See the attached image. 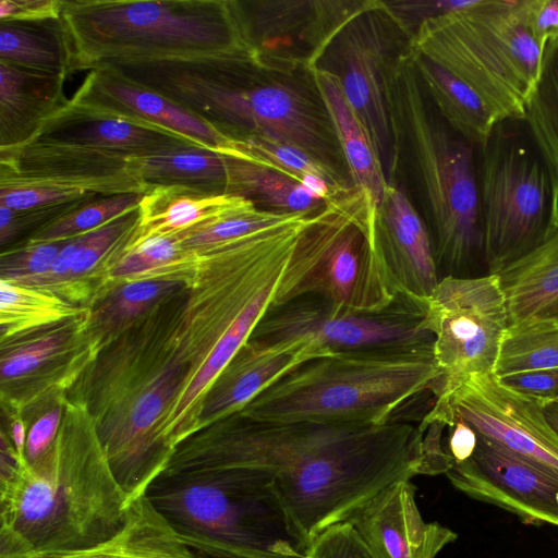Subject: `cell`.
I'll list each match as a JSON object with an SVG mask.
<instances>
[{
  "label": "cell",
  "instance_id": "1",
  "mask_svg": "<svg viewBox=\"0 0 558 558\" xmlns=\"http://www.w3.org/2000/svg\"><path fill=\"white\" fill-rule=\"evenodd\" d=\"M280 223L198 251L192 279L106 347L73 387L97 425L134 447L174 450L201 430L214 381L272 303L300 234Z\"/></svg>",
  "mask_w": 558,
  "mask_h": 558
},
{
  "label": "cell",
  "instance_id": "2",
  "mask_svg": "<svg viewBox=\"0 0 558 558\" xmlns=\"http://www.w3.org/2000/svg\"><path fill=\"white\" fill-rule=\"evenodd\" d=\"M420 423L383 425L311 421L264 422L239 413L194 434L163 470H262L298 534L310 546L347 522L388 486L425 475Z\"/></svg>",
  "mask_w": 558,
  "mask_h": 558
},
{
  "label": "cell",
  "instance_id": "3",
  "mask_svg": "<svg viewBox=\"0 0 558 558\" xmlns=\"http://www.w3.org/2000/svg\"><path fill=\"white\" fill-rule=\"evenodd\" d=\"M109 65L128 80L173 101L231 141L250 136L276 140L350 178L312 71L271 70L256 56Z\"/></svg>",
  "mask_w": 558,
  "mask_h": 558
},
{
  "label": "cell",
  "instance_id": "4",
  "mask_svg": "<svg viewBox=\"0 0 558 558\" xmlns=\"http://www.w3.org/2000/svg\"><path fill=\"white\" fill-rule=\"evenodd\" d=\"M131 500L118 484L85 402L68 396L47 477L26 466L0 482V525L14 530L35 556L92 548L126 523Z\"/></svg>",
  "mask_w": 558,
  "mask_h": 558
},
{
  "label": "cell",
  "instance_id": "5",
  "mask_svg": "<svg viewBox=\"0 0 558 558\" xmlns=\"http://www.w3.org/2000/svg\"><path fill=\"white\" fill-rule=\"evenodd\" d=\"M60 19L72 72L108 63L256 56L235 0H62Z\"/></svg>",
  "mask_w": 558,
  "mask_h": 558
},
{
  "label": "cell",
  "instance_id": "6",
  "mask_svg": "<svg viewBox=\"0 0 558 558\" xmlns=\"http://www.w3.org/2000/svg\"><path fill=\"white\" fill-rule=\"evenodd\" d=\"M387 100L395 134L399 141L405 134L412 150L439 274L489 275L478 199L480 146L432 113L408 48L390 65Z\"/></svg>",
  "mask_w": 558,
  "mask_h": 558
},
{
  "label": "cell",
  "instance_id": "7",
  "mask_svg": "<svg viewBox=\"0 0 558 558\" xmlns=\"http://www.w3.org/2000/svg\"><path fill=\"white\" fill-rule=\"evenodd\" d=\"M144 495L207 558H305L308 549L262 470H163Z\"/></svg>",
  "mask_w": 558,
  "mask_h": 558
},
{
  "label": "cell",
  "instance_id": "8",
  "mask_svg": "<svg viewBox=\"0 0 558 558\" xmlns=\"http://www.w3.org/2000/svg\"><path fill=\"white\" fill-rule=\"evenodd\" d=\"M434 353L339 354L307 361L281 376L240 415L264 422L383 425L417 396L441 391Z\"/></svg>",
  "mask_w": 558,
  "mask_h": 558
},
{
  "label": "cell",
  "instance_id": "9",
  "mask_svg": "<svg viewBox=\"0 0 558 558\" xmlns=\"http://www.w3.org/2000/svg\"><path fill=\"white\" fill-rule=\"evenodd\" d=\"M409 49L471 87L496 123L523 121L543 52L527 31L520 0H474L424 21Z\"/></svg>",
  "mask_w": 558,
  "mask_h": 558
},
{
  "label": "cell",
  "instance_id": "10",
  "mask_svg": "<svg viewBox=\"0 0 558 558\" xmlns=\"http://www.w3.org/2000/svg\"><path fill=\"white\" fill-rule=\"evenodd\" d=\"M371 206L366 195L353 186L310 217L281 274L271 306L312 295L348 311L373 313L398 300L383 278L367 236Z\"/></svg>",
  "mask_w": 558,
  "mask_h": 558
},
{
  "label": "cell",
  "instance_id": "11",
  "mask_svg": "<svg viewBox=\"0 0 558 558\" xmlns=\"http://www.w3.org/2000/svg\"><path fill=\"white\" fill-rule=\"evenodd\" d=\"M477 182L486 265L497 275L539 245L558 217L549 170L523 121L494 126Z\"/></svg>",
  "mask_w": 558,
  "mask_h": 558
},
{
  "label": "cell",
  "instance_id": "12",
  "mask_svg": "<svg viewBox=\"0 0 558 558\" xmlns=\"http://www.w3.org/2000/svg\"><path fill=\"white\" fill-rule=\"evenodd\" d=\"M425 310L398 299L384 311L361 313L307 295L270 306L250 339L298 345L307 361L339 354L434 353Z\"/></svg>",
  "mask_w": 558,
  "mask_h": 558
},
{
  "label": "cell",
  "instance_id": "13",
  "mask_svg": "<svg viewBox=\"0 0 558 558\" xmlns=\"http://www.w3.org/2000/svg\"><path fill=\"white\" fill-rule=\"evenodd\" d=\"M424 324L435 337L434 356L442 373L437 398L470 375L494 373L509 326L498 275L442 277L427 300Z\"/></svg>",
  "mask_w": 558,
  "mask_h": 558
},
{
  "label": "cell",
  "instance_id": "14",
  "mask_svg": "<svg viewBox=\"0 0 558 558\" xmlns=\"http://www.w3.org/2000/svg\"><path fill=\"white\" fill-rule=\"evenodd\" d=\"M400 33L379 0L359 13L338 34L317 68L333 73L344 97L365 126L389 183L393 182L400 143L387 100L393 36Z\"/></svg>",
  "mask_w": 558,
  "mask_h": 558
},
{
  "label": "cell",
  "instance_id": "15",
  "mask_svg": "<svg viewBox=\"0 0 558 558\" xmlns=\"http://www.w3.org/2000/svg\"><path fill=\"white\" fill-rule=\"evenodd\" d=\"M88 308L77 317L1 344V407L27 424L69 395L99 352L87 335Z\"/></svg>",
  "mask_w": 558,
  "mask_h": 558
},
{
  "label": "cell",
  "instance_id": "16",
  "mask_svg": "<svg viewBox=\"0 0 558 558\" xmlns=\"http://www.w3.org/2000/svg\"><path fill=\"white\" fill-rule=\"evenodd\" d=\"M460 418L474 432L558 474V435L544 413L543 399L504 385L495 373L473 374L437 398L423 422L447 427Z\"/></svg>",
  "mask_w": 558,
  "mask_h": 558
},
{
  "label": "cell",
  "instance_id": "17",
  "mask_svg": "<svg viewBox=\"0 0 558 558\" xmlns=\"http://www.w3.org/2000/svg\"><path fill=\"white\" fill-rule=\"evenodd\" d=\"M374 0L239 1L257 60L282 72L312 71L345 25Z\"/></svg>",
  "mask_w": 558,
  "mask_h": 558
},
{
  "label": "cell",
  "instance_id": "18",
  "mask_svg": "<svg viewBox=\"0 0 558 558\" xmlns=\"http://www.w3.org/2000/svg\"><path fill=\"white\" fill-rule=\"evenodd\" d=\"M129 157L71 145L27 142L0 148V189L48 187L98 196L146 193Z\"/></svg>",
  "mask_w": 558,
  "mask_h": 558
},
{
  "label": "cell",
  "instance_id": "19",
  "mask_svg": "<svg viewBox=\"0 0 558 558\" xmlns=\"http://www.w3.org/2000/svg\"><path fill=\"white\" fill-rule=\"evenodd\" d=\"M446 475L474 499L511 511L525 522L558 526V474L478 435L472 457L453 464Z\"/></svg>",
  "mask_w": 558,
  "mask_h": 558
},
{
  "label": "cell",
  "instance_id": "20",
  "mask_svg": "<svg viewBox=\"0 0 558 558\" xmlns=\"http://www.w3.org/2000/svg\"><path fill=\"white\" fill-rule=\"evenodd\" d=\"M367 236L391 294L426 307L441 279L432 235L396 183L379 206L369 207Z\"/></svg>",
  "mask_w": 558,
  "mask_h": 558
},
{
  "label": "cell",
  "instance_id": "21",
  "mask_svg": "<svg viewBox=\"0 0 558 558\" xmlns=\"http://www.w3.org/2000/svg\"><path fill=\"white\" fill-rule=\"evenodd\" d=\"M32 141L108 151L129 158L204 147L162 125L73 99L53 113L28 142Z\"/></svg>",
  "mask_w": 558,
  "mask_h": 558
},
{
  "label": "cell",
  "instance_id": "22",
  "mask_svg": "<svg viewBox=\"0 0 558 558\" xmlns=\"http://www.w3.org/2000/svg\"><path fill=\"white\" fill-rule=\"evenodd\" d=\"M348 522L372 558H435L457 538L451 530L424 520L411 481L388 486Z\"/></svg>",
  "mask_w": 558,
  "mask_h": 558
},
{
  "label": "cell",
  "instance_id": "23",
  "mask_svg": "<svg viewBox=\"0 0 558 558\" xmlns=\"http://www.w3.org/2000/svg\"><path fill=\"white\" fill-rule=\"evenodd\" d=\"M71 99L162 125L221 154L232 143L173 101L128 80L109 65L90 70Z\"/></svg>",
  "mask_w": 558,
  "mask_h": 558
},
{
  "label": "cell",
  "instance_id": "24",
  "mask_svg": "<svg viewBox=\"0 0 558 558\" xmlns=\"http://www.w3.org/2000/svg\"><path fill=\"white\" fill-rule=\"evenodd\" d=\"M305 362L299 347L268 345L248 339L207 392L201 430L239 413L274 381Z\"/></svg>",
  "mask_w": 558,
  "mask_h": 558
},
{
  "label": "cell",
  "instance_id": "25",
  "mask_svg": "<svg viewBox=\"0 0 558 558\" xmlns=\"http://www.w3.org/2000/svg\"><path fill=\"white\" fill-rule=\"evenodd\" d=\"M64 81L0 62V148L27 143L69 102Z\"/></svg>",
  "mask_w": 558,
  "mask_h": 558
},
{
  "label": "cell",
  "instance_id": "26",
  "mask_svg": "<svg viewBox=\"0 0 558 558\" xmlns=\"http://www.w3.org/2000/svg\"><path fill=\"white\" fill-rule=\"evenodd\" d=\"M497 275L509 324L558 319V217L539 245Z\"/></svg>",
  "mask_w": 558,
  "mask_h": 558
},
{
  "label": "cell",
  "instance_id": "27",
  "mask_svg": "<svg viewBox=\"0 0 558 558\" xmlns=\"http://www.w3.org/2000/svg\"><path fill=\"white\" fill-rule=\"evenodd\" d=\"M314 81L330 114L353 186L379 206L389 186L371 137L347 101L339 78L315 68Z\"/></svg>",
  "mask_w": 558,
  "mask_h": 558
},
{
  "label": "cell",
  "instance_id": "28",
  "mask_svg": "<svg viewBox=\"0 0 558 558\" xmlns=\"http://www.w3.org/2000/svg\"><path fill=\"white\" fill-rule=\"evenodd\" d=\"M230 194H211L180 186H155L144 194L133 238L173 235L251 205Z\"/></svg>",
  "mask_w": 558,
  "mask_h": 558
},
{
  "label": "cell",
  "instance_id": "29",
  "mask_svg": "<svg viewBox=\"0 0 558 558\" xmlns=\"http://www.w3.org/2000/svg\"><path fill=\"white\" fill-rule=\"evenodd\" d=\"M132 234L112 254L94 303L124 282L163 280L186 283L194 276L199 255L185 250L175 235L133 238Z\"/></svg>",
  "mask_w": 558,
  "mask_h": 558
},
{
  "label": "cell",
  "instance_id": "30",
  "mask_svg": "<svg viewBox=\"0 0 558 558\" xmlns=\"http://www.w3.org/2000/svg\"><path fill=\"white\" fill-rule=\"evenodd\" d=\"M35 558H203L184 544L145 495L131 500L125 525L92 548Z\"/></svg>",
  "mask_w": 558,
  "mask_h": 558
},
{
  "label": "cell",
  "instance_id": "31",
  "mask_svg": "<svg viewBox=\"0 0 558 558\" xmlns=\"http://www.w3.org/2000/svg\"><path fill=\"white\" fill-rule=\"evenodd\" d=\"M223 156L227 194L250 201L260 209L311 215L328 202L311 194L300 179L286 171L233 155Z\"/></svg>",
  "mask_w": 558,
  "mask_h": 558
},
{
  "label": "cell",
  "instance_id": "32",
  "mask_svg": "<svg viewBox=\"0 0 558 558\" xmlns=\"http://www.w3.org/2000/svg\"><path fill=\"white\" fill-rule=\"evenodd\" d=\"M409 53L437 113L465 140L484 145L497 123L481 97L440 65L410 49Z\"/></svg>",
  "mask_w": 558,
  "mask_h": 558
},
{
  "label": "cell",
  "instance_id": "33",
  "mask_svg": "<svg viewBox=\"0 0 558 558\" xmlns=\"http://www.w3.org/2000/svg\"><path fill=\"white\" fill-rule=\"evenodd\" d=\"M0 62L65 78L72 73V51L61 19L0 22Z\"/></svg>",
  "mask_w": 558,
  "mask_h": 558
},
{
  "label": "cell",
  "instance_id": "34",
  "mask_svg": "<svg viewBox=\"0 0 558 558\" xmlns=\"http://www.w3.org/2000/svg\"><path fill=\"white\" fill-rule=\"evenodd\" d=\"M183 284L163 280L124 282L97 300L87 316V335L100 353L158 302Z\"/></svg>",
  "mask_w": 558,
  "mask_h": 558
},
{
  "label": "cell",
  "instance_id": "35",
  "mask_svg": "<svg viewBox=\"0 0 558 558\" xmlns=\"http://www.w3.org/2000/svg\"><path fill=\"white\" fill-rule=\"evenodd\" d=\"M130 167L148 190L180 185L227 194L225 156L209 148L189 147L159 156L132 158Z\"/></svg>",
  "mask_w": 558,
  "mask_h": 558
},
{
  "label": "cell",
  "instance_id": "36",
  "mask_svg": "<svg viewBox=\"0 0 558 558\" xmlns=\"http://www.w3.org/2000/svg\"><path fill=\"white\" fill-rule=\"evenodd\" d=\"M87 308L48 290L0 279V344L72 319Z\"/></svg>",
  "mask_w": 558,
  "mask_h": 558
},
{
  "label": "cell",
  "instance_id": "37",
  "mask_svg": "<svg viewBox=\"0 0 558 558\" xmlns=\"http://www.w3.org/2000/svg\"><path fill=\"white\" fill-rule=\"evenodd\" d=\"M523 122L549 170L554 199L558 205V41L544 51Z\"/></svg>",
  "mask_w": 558,
  "mask_h": 558
},
{
  "label": "cell",
  "instance_id": "38",
  "mask_svg": "<svg viewBox=\"0 0 558 558\" xmlns=\"http://www.w3.org/2000/svg\"><path fill=\"white\" fill-rule=\"evenodd\" d=\"M558 368V319H524L509 324L498 353L497 376Z\"/></svg>",
  "mask_w": 558,
  "mask_h": 558
},
{
  "label": "cell",
  "instance_id": "39",
  "mask_svg": "<svg viewBox=\"0 0 558 558\" xmlns=\"http://www.w3.org/2000/svg\"><path fill=\"white\" fill-rule=\"evenodd\" d=\"M225 154L275 167L294 175L301 181L308 175L320 177L338 194L353 187L350 178L340 174L307 153L276 140L250 136L240 141H232L231 146Z\"/></svg>",
  "mask_w": 558,
  "mask_h": 558
},
{
  "label": "cell",
  "instance_id": "40",
  "mask_svg": "<svg viewBox=\"0 0 558 558\" xmlns=\"http://www.w3.org/2000/svg\"><path fill=\"white\" fill-rule=\"evenodd\" d=\"M145 193L92 198L33 232L29 242H62L92 232L138 209Z\"/></svg>",
  "mask_w": 558,
  "mask_h": 558
},
{
  "label": "cell",
  "instance_id": "41",
  "mask_svg": "<svg viewBox=\"0 0 558 558\" xmlns=\"http://www.w3.org/2000/svg\"><path fill=\"white\" fill-rule=\"evenodd\" d=\"M298 216L300 215L260 209L251 204L243 209L173 235L185 250L198 252L290 221Z\"/></svg>",
  "mask_w": 558,
  "mask_h": 558
},
{
  "label": "cell",
  "instance_id": "42",
  "mask_svg": "<svg viewBox=\"0 0 558 558\" xmlns=\"http://www.w3.org/2000/svg\"><path fill=\"white\" fill-rule=\"evenodd\" d=\"M68 396L50 403L28 424L25 460L35 476L47 477L54 466L56 441Z\"/></svg>",
  "mask_w": 558,
  "mask_h": 558
},
{
  "label": "cell",
  "instance_id": "43",
  "mask_svg": "<svg viewBox=\"0 0 558 558\" xmlns=\"http://www.w3.org/2000/svg\"><path fill=\"white\" fill-rule=\"evenodd\" d=\"M62 242H29L1 254V278L20 281L48 271L64 245Z\"/></svg>",
  "mask_w": 558,
  "mask_h": 558
},
{
  "label": "cell",
  "instance_id": "44",
  "mask_svg": "<svg viewBox=\"0 0 558 558\" xmlns=\"http://www.w3.org/2000/svg\"><path fill=\"white\" fill-rule=\"evenodd\" d=\"M474 0H402L381 1L379 7L399 32L411 39L426 20L469 7Z\"/></svg>",
  "mask_w": 558,
  "mask_h": 558
},
{
  "label": "cell",
  "instance_id": "45",
  "mask_svg": "<svg viewBox=\"0 0 558 558\" xmlns=\"http://www.w3.org/2000/svg\"><path fill=\"white\" fill-rule=\"evenodd\" d=\"M305 558H372L350 522L332 525L310 544Z\"/></svg>",
  "mask_w": 558,
  "mask_h": 558
},
{
  "label": "cell",
  "instance_id": "46",
  "mask_svg": "<svg viewBox=\"0 0 558 558\" xmlns=\"http://www.w3.org/2000/svg\"><path fill=\"white\" fill-rule=\"evenodd\" d=\"M87 201L89 199L28 210H13L7 206L0 205L1 245L4 246L5 244H9L15 236H17V234L27 228L37 227L38 230L44 225L69 213Z\"/></svg>",
  "mask_w": 558,
  "mask_h": 558
},
{
  "label": "cell",
  "instance_id": "47",
  "mask_svg": "<svg viewBox=\"0 0 558 558\" xmlns=\"http://www.w3.org/2000/svg\"><path fill=\"white\" fill-rule=\"evenodd\" d=\"M94 197L98 195L48 187L0 189V205L13 210L36 209Z\"/></svg>",
  "mask_w": 558,
  "mask_h": 558
},
{
  "label": "cell",
  "instance_id": "48",
  "mask_svg": "<svg viewBox=\"0 0 558 558\" xmlns=\"http://www.w3.org/2000/svg\"><path fill=\"white\" fill-rule=\"evenodd\" d=\"M524 24L544 54L558 41V0H520Z\"/></svg>",
  "mask_w": 558,
  "mask_h": 558
},
{
  "label": "cell",
  "instance_id": "49",
  "mask_svg": "<svg viewBox=\"0 0 558 558\" xmlns=\"http://www.w3.org/2000/svg\"><path fill=\"white\" fill-rule=\"evenodd\" d=\"M497 377L504 385L522 393L543 400L558 399V368L519 372Z\"/></svg>",
  "mask_w": 558,
  "mask_h": 558
},
{
  "label": "cell",
  "instance_id": "50",
  "mask_svg": "<svg viewBox=\"0 0 558 558\" xmlns=\"http://www.w3.org/2000/svg\"><path fill=\"white\" fill-rule=\"evenodd\" d=\"M62 0H1L0 22L58 20Z\"/></svg>",
  "mask_w": 558,
  "mask_h": 558
},
{
  "label": "cell",
  "instance_id": "51",
  "mask_svg": "<svg viewBox=\"0 0 558 558\" xmlns=\"http://www.w3.org/2000/svg\"><path fill=\"white\" fill-rule=\"evenodd\" d=\"M448 428L449 434L445 450L449 454L452 465L462 463L474 453L477 435L470 425L460 418H453Z\"/></svg>",
  "mask_w": 558,
  "mask_h": 558
},
{
  "label": "cell",
  "instance_id": "52",
  "mask_svg": "<svg viewBox=\"0 0 558 558\" xmlns=\"http://www.w3.org/2000/svg\"><path fill=\"white\" fill-rule=\"evenodd\" d=\"M0 558H35V554L14 530L0 525Z\"/></svg>",
  "mask_w": 558,
  "mask_h": 558
},
{
  "label": "cell",
  "instance_id": "53",
  "mask_svg": "<svg viewBox=\"0 0 558 558\" xmlns=\"http://www.w3.org/2000/svg\"><path fill=\"white\" fill-rule=\"evenodd\" d=\"M547 422L558 435V401L543 400Z\"/></svg>",
  "mask_w": 558,
  "mask_h": 558
},
{
  "label": "cell",
  "instance_id": "54",
  "mask_svg": "<svg viewBox=\"0 0 558 558\" xmlns=\"http://www.w3.org/2000/svg\"><path fill=\"white\" fill-rule=\"evenodd\" d=\"M549 401H558V399L557 400H549Z\"/></svg>",
  "mask_w": 558,
  "mask_h": 558
}]
</instances>
